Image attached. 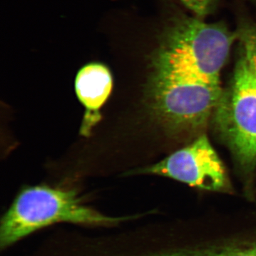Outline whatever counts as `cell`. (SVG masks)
<instances>
[{
  "instance_id": "cell-1",
  "label": "cell",
  "mask_w": 256,
  "mask_h": 256,
  "mask_svg": "<svg viewBox=\"0 0 256 256\" xmlns=\"http://www.w3.org/2000/svg\"><path fill=\"white\" fill-rule=\"evenodd\" d=\"M141 215L110 216L85 203L74 188L47 185L22 188L0 220V252L58 224L89 229L120 228Z\"/></svg>"
},
{
  "instance_id": "cell-2",
  "label": "cell",
  "mask_w": 256,
  "mask_h": 256,
  "mask_svg": "<svg viewBox=\"0 0 256 256\" xmlns=\"http://www.w3.org/2000/svg\"><path fill=\"white\" fill-rule=\"evenodd\" d=\"M236 36L222 24L178 18L163 36L152 66L153 70L220 82V72Z\"/></svg>"
},
{
  "instance_id": "cell-3",
  "label": "cell",
  "mask_w": 256,
  "mask_h": 256,
  "mask_svg": "<svg viewBox=\"0 0 256 256\" xmlns=\"http://www.w3.org/2000/svg\"><path fill=\"white\" fill-rule=\"evenodd\" d=\"M222 94L220 82L152 69L146 100L152 114L166 129L190 132L207 124Z\"/></svg>"
},
{
  "instance_id": "cell-4",
  "label": "cell",
  "mask_w": 256,
  "mask_h": 256,
  "mask_svg": "<svg viewBox=\"0 0 256 256\" xmlns=\"http://www.w3.org/2000/svg\"><path fill=\"white\" fill-rule=\"evenodd\" d=\"M214 120L240 170L252 178L256 168V74L242 56L230 86L222 94Z\"/></svg>"
},
{
  "instance_id": "cell-5",
  "label": "cell",
  "mask_w": 256,
  "mask_h": 256,
  "mask_svg": "<svg viewBox=\"0 0 256 256\" xmlns=\"http://www.w3.org/2000/svg\"><path fill=\"white\" fill-rule=\"evenodd\" d=\"M138 172L166 176L208 191L227 192L232 190L225 166L205 134Z\"/></svg>"
},
{
  "instance_id": "cell-6",
  "label": "cell",
  "mask_w": 256,
  "mask_h": 256,
  "mask_svg": "<svg viewBox=\"0 0 256 256\" xmlns=\"http://www.w3.org/2000/svg\"><path fill=\"white\" fill-rule=\"evenodd\" d=\"M75 88L79 100L85 108L80 134L89 136L92 128L100 120V109L112 90V77L110 70L104 64H87L77 74Z\"/></svg>"
},
{
  "instance_id": "cell-7",
  "label": "cell",
  "mask_w": 256,
  "mask_h": 256,
  "mask_svg": "<svg viewBox=\"0 0 256 256\" xmlns=\"http://www.w3.org/2000/svg\"><path fill=\"white\" fill-rule=\"evenodd\" d=\"M149 256H256V240L244 244L151 250Z\"/></svg>"
},
{
  "instance_id": "cell-8",
  "label": "cell",
  "mask_w": 256,
  "mask_h": 256,
  "mask_svg": "<svg viewBox=\"0 0 256 256\" xmlns=\"http://www.w3.org/2000/svg\"><path fill=\"white\" fill-rule=\"evenodd\" d=\"M236 34L244 50L242 56L256 74V25L252 23H242Z\"/></svg>"
},
{
  "instance_id": "cell-9",
  "label": "cell",
  "mask_w": 256,
  "mask_h": 256,
  "mask_svg": "<svg viewBox=\"0 0 256 256\" xmlns=\"http://www.w3.org/2000/svg\"><path fill=\"white\" fill-rule=\"evenodd\" d=\"M185 6L198 16H204L210 12L214 0H181Z\"/></svg>"
}]
</instances>
